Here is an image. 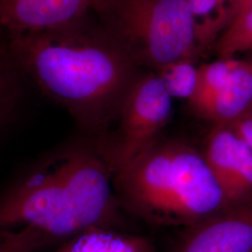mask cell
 <instances>
[{
    "label": "cell",
    "mask_w": 252,
    "mask_h": 252,
    "mask_svg": "<svg viewBox=\"0 0 252 252\" xmlns=\"http://www.w3.org/2000/svg\"><path fill=\"white\" fill-rule=\"evenodd\" d=\"M2 44L33 89L64 108L81 133L95 139L113 130L140 75L96 11Z\"/></svg>",
    "instance_id": "1"
},
{
    "label": "cell",
    "mask_w": 252,
    "mask_h": 252,
    "mask_svg": "<svg viewBox=\"0 0 252 252\" xmlns=\"http://www.w3.org/2000/svg\"><path fill=\"white\" fill-rule=\"evenodd\" d=\"M120 208L110 166L95 138L81 133L41 154L0 191V231L32 227L47 247L59 246L94 227L119 229Z\"/></svg>",
    "instance_id": "2"
},
{
    "label": "cell",
    "mask_w": 252,
    "mask_h": 252,
    "mask_svg": "<svg viewBox=\"0 0 252 252\" xmlns=\"http://www.w3.org/2000/svg\"><path fill=\"white\" fill-rule=\"evenodd\" d=\"M113 185L121 207L153 225L185 228L230 205L203 153L180 140L159 139Z\"/></svg>",
    "instance_id": "3"
},
{
    "label": "cell",
    "mask_w": 252,
    "mask_h": 252,
    "mask_svg": "<svg viewBox=\"0 0 252 252\" xmlns=\"http://www.w3.org/2000/svg\"><path fill=\"white\" fill-rule=\"evenodd\" d=\"M137 66L193 62L202 48L187 0H107L97 12Z\"/></svg>",
    "instance_id": "4"
},
{
    "label": "cell",
    "mask_w": 252,
    "mask_h": 252,
    "mask_svg": "<svg viewBox=\"0 0 252 252\" xmlns=\"http://www.w3.org/2000/svg\"><path fill=\"white\" fill-rule=\"evenodd\" d=\"M172 97L156 73L139 75L126 96L117 124L95 139L113 173L152 148L171 119Z\"/></svg>",
    "instance_id": "5"
},
{
    "label": "cell",
    "mask_w": 252,
    "mask_h": 252,
    "mask_svg": "<svg viewBox=\"0 0 252 252\" xmlns=\"http://www.w3.org/2000/svg\"><path fill=\"white\" fill-rule=\"evenodd\" d=\"M170 252H252V201L183 228Z\"/></svg>",
    "instance_id": "6"
},
{
    "label": "cell",
    "mask_w": 252,
    "mask_h": 252,
    "mask_svg": "<svg viewBox=\"0 0 252 252\" xmlns=\"http://www.w3.org/2000/svg\"><path fill=\"white\" fill-rule=\"evenodd\" d=\"M107 0H0V37L61 27L103 8Z\"/></svg>",
    "instance_id": "7"
},
{
    "label": "cell",
    "mask_w": 252,
    "mask_h": 252,
    "mask_svg": "<svg viewBox=\"0 0 252 252\" xmlns=\"http://www.w3.org/2000/svg\"><path fill=\"white\" fill-rule=\"evenodd\" d=\"M230 205L252 201V150L229 126H214L202 152Z\"/></svg>",
    "instance_id": "8"
},
{
    "label": "cell",
    "mask_w": 252,
    "mask_h": 252,
    "mask_svg": "<svg viewBox=\"0 0 252 252\" xmlns=\"http://www.w3.org/2000/svg\"><path fill=\"white\" fill-rule=\"evenodd\" d=\"M252 112V61L236 60L229 80L201 118L214 126H229Z\"/></svg>",
    "instance_id": "9"
},
{
    "label": "cell",
    "mask_w": 252,
    "mask_h": 252,
    "mask_svg": "<svg viewBox=\"0 0 252 252\" xmlns=\"http://www.w3.org/2000/svg\"><path fill=\"white\" fill-rule=\"evenodd\" d=\"M52 252H156V248L142 235L94 227L57 246Z\"/></svg>",
    "instance_id": "10"
},
{
    "label": "cell",
    "mask_w": 252,
    "mask_h": 252,
    "mask_svg": "<svg viewBox=\"0 0 252 252\" xmlns=\"http://www.w3.org/2000/svg\"><path fill=\"white\" fill-rule=\"evenodd\" d=\"M34 90L0 43V135L14 124Z\"/></svg>",
    "instance_id": "11"
},
{
    "label": "cell",
    "mask_w": 252,
    "mask_h": 252,
    "mask_svg": "<svg viewBox=\"0 0 252 252\" xmlns=\"http://www.w3.org/2000/svg\"><path fill=\"white\" fill-rule=\"evenodd\" d=\"M235 59H220L204 63L198 67L196 89L188 101L189 107L199 117H202L217 94L225 85L234 68Z\"/></svg>",
    "instance_id": "12"
},
{
    "label": "cell",
    "mask_w": 252,
    "mask_h": 252,
    "mask_svg": "<svg viewBox=\"0 0 252 252\" xmlns=\"http://www.w3.org/2000/svg\"><path fill=\"white\" fill-rule=\"evenodd\" d=\"M187 2L196 24L199 43L201 47L207 45L228 26L227 15L221 8L220 0H187Z\"/></svg>",
    "instance_id": "13"
},
{
    "label": "cell",
    "mask_w": 252,
    "mask_h": 252,
    "mask_svg": "<svg viewBox=\"0 0 252 252\" xmlns=\"http://www.w3.org/2000/svg\"><path fill=\"white\" fill-rule=\"evenodd\" d=\"M162 80L172 98L189 101L196 89L198 67L191 61H180L172 63L155 72Z\"/></svg>",
    "instance_id": "14"
},
{
    "label": "cell",
    "mask_w": 252,
    "mask_h": 252,
    "mask_svg": "<svg viewBox=\"0 0 252 252\" xmlns=\"http://www.w3.org/2000/svg\"><path fill=\"white\" fill-rule=\"evenodd\" d=\"M252 50V9L236 19L218 38L216 51L220 59Z\"/></svg>",
    "instance_id": "15"
},
{
    "label": "cell",
    "mask_w": 252,
    "mask_h": 252,
    "mask_svg": "<svg viewBox=\"0 0 252 252\" xmlns=\"http://www.w3.org/2000/svg\"><path fill=\"white\" fill-rule=\"evenodd\" d=\"M46 247L43 235L32 227L0 231V252H35Z\"/></svg>",
    "instance_id": "16"
},
{
    "label": "cell",
    "mask_w": 252,
    "mask_h": 252,
    "mask_svg": "<svg viewBox=\"0 0 252 252\" xmlns=\"http://www.w3.org/2000/svg\"><path fill=\"white\" fill-rule=\"evenodd\" d=\"M229 126L252 150V112L240 118Z\"/></svg>",
    "instance_id": "17"
},
{
    "label": "cell",
    "mask_w": 252,
    "mask_h": 252,
    "mask_svg": "<svg viewBox=\"0 0 252 252\" xmlns=\"http://www.w3.org/2000/svg\"><path fill=\"white\" fill-rule=\"evenodd\" d=\"M252 9V0H234L228 11V27Z\"/></svg>",
    "instance_id": "18"
},
{
    "label": "cell",
    "mask_w": 252,
    "mask_h": 252,
    "mask_svg": "<svg viewBox=\"0 0 252 252\" xmlns=\"http://www.w3.org/2000/svg\"><path fill=\"white\" fill-rule=\"evenodd\" d=\"M234 0H220V5H221V8L225 11L226 15H227V19H228V11L230 7L233 5ZM228 27V26H227ZM227 28V27H226Z\"/></svg>",
    "instance_id": "19"
},
{
    "label": "cell",
    "mask_w": 252,
    "mask_h": 252,
    "mask_svg": "<svg viewBox=\"0 0 252 252\" xmlns=\"http://www.w3.org/2000/svg\"><path fill=\"white\" fill-rule=\"evenodd\" d=\"M2 41H3V40H2V38H1V37H0V43H1V42H2Z\"/></svg>",
    "instance_id": "20"
}]
</instances>
